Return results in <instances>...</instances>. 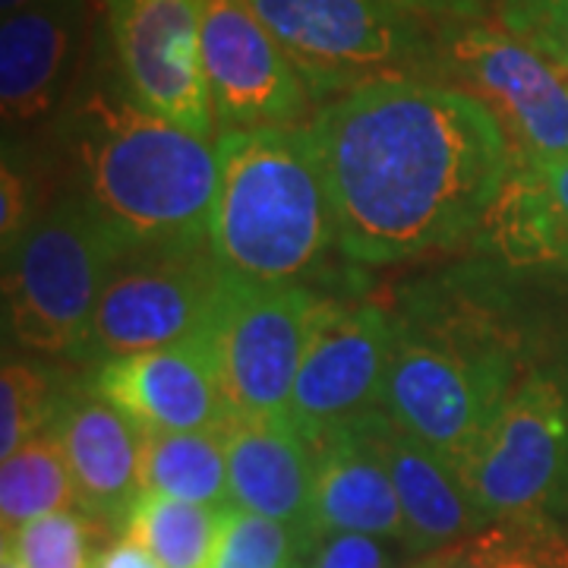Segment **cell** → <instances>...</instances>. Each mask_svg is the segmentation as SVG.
I'll return each instance as SVG.
<instances>
[{"label":"cell","mask_w":568,"mask_h":568,"mask_svg":"<svg viewBox=\"0 0 568 568\" xmlns=\"http://www.w3.org/2000/svg\"><path fill=\"white\" fill-rule=\"evenodd\" d=\"M496 22L568 67V0H496Z\"/></svg>","instance_id":"83f0119b"},{"label":"cell","mask_w":568,"mask_h":568,"mask_svg":"<svg viewBox=\"0 0 568 568\" xmlns=\"http://www.w3.org/2000/svg\"><path fill=\"white\" fill-rule=\"evenodd\" d=\"M92 530L82 511H54L3 537V549L22 568H92Z\"/></svg>","instance_id":"4316f807"},{"label":"cell","mask_w":568,"mask_h":568,"mask_svg":"<svg viewBox=\"0 0 568 568\" xmlns=\"http://www.w3.org/2000/svg\"><path fill=\"white\" fill-rule=\"evenodd\" d=\"M36 0H0V10H3V17H13V13H20L26 7H32Z\"/></svg>","instance_id":"d6a6232c"},{"label":"cell","mask_w":568,"mask_h":568,"mask_svg":"<svg viewBox=\"0 0 568 568\" xmlns=\"http://www.w3.org/2000/svg\"><path fill=\"white\" fill-rule=\"evenodd\" d=\"M455 568H568V528L493 521L455 544Z\"/></svg>","instance_id":"cb8c5ba5"},{"label":"cell","mask_w":568,"mask_h":568,"mask_svg":"<svg viewBox=\"0 0 568 568\" xmlns=\"http://www.w3.org/2000/svg\"><path fill=\"white\" fill-rule=\"evenodd\" d=\"M92 568H162V566L155 562V556L142 547V544H136L133 537H126V534H123L118 544H111L104 552L95 556Z\"/></svg>","instance_id":"4dcf8cb0"},{"label":"cell","mask_w":568,"mask_h":568,"mask_svg":"<svg viewBox=\"0 0 568 568\" xmlns=\"http://www.w3.org/2000/svg\"><path fill=\"white\" fill-rule=\"evenodd\" d=\"M388 354L392 316L386 304L347 291H320L287 424L316 446L332 429L383 407Z\"/></svg>","instance_id":"8fae6325"},{"label":"cell","mask_w":568,"mask_h":568,"mask_svg":"<svg viewBox=\"0 0 568 568\" xmlns=\"http://www.w3.org/2000/svg\"><path fill=\"white\" fill-rule=\"evenodd\" d=\"M316 287L250 284L224 275L203 328L234 420H287Z\"/></svg>","instance_id":"30bf717a"},{"label":"cell","mask_w":568,"mask_h":568,"mask_svg":"<svg viewBox=\"0 0 568 568\" xmlns=\"http://www.w3.org/2000/svg\"><path fill=\"white\" fill-rule=\"evenodd\" d=\"M357 420L395 484L405 511V547L410 556L452 547L493 525L474 503L470 489L462 480V470L443 452H436L407 426L398 424L386 407H376Z\"/></svg>","instance_id":"e0dca14e"},{"label":"cell","mask_w":568,"mask_h":568,"mask_svg":"<svg viewBox=\"0 0 568 568\" xmlns=\"http://www.w3.org/2000/svg\"><path fill=\"white\" fill-rule=\"evenodd\" d=\"M462 480L489 521L568 528V338L534 361L508 395Z\"/></svg>","instance_id":"52a82bcc"},{"label":"cell","mask_w":568,"mask_h":568,"mask_svg":"<svg viewBox=\"0 0 568 568\" xmlns=\"http://www.w3.org/2000/svg\"><path fill=\"white\" fill-rule=\"evenodd\" d=\"M121 253L77 196L51 190L20 244L3 253V338L82 364L99 294Z\"/></svg>","instance_id":"5b68a950"},{"label":"cell","mask_w":568,"mask_h":568,"mask_svg":"<svg viewBox=\"0 0 568 568\" xmlns=\"http://www.w3.org/2000/svg\"><path fill=\"white\" fill-rule=\"evenodd\" d=\"M521 268L496 256L429 272L388 304L386 407L414 436L462 467L484 443L508 395L552 345Z\"/></svg>","instance_id":"7a4b0ae2"},{"label":"cell","mask_w":568,"mask_h":568,"mask_svg":"<svg viewBox=\"0 0 568 568\" xmlns=\"http://www.w3.org/2000/svg\"><path fill=\"white\" fill-rule=\"evenodd\" d=\"M224 429H200V433L145 429V458H142L145 493H159L196 506H234Z\"/></svg>","instance_id":"44dd1931"},{"label":"cell","mask_w":568,"mask_h":568,"mask_svg":"<svg viewBox=\"0 0 568 568\" xmlns=\"http://www.w3.org/2000/svg\"><path fill=\"white\" fill-rule=\"evenodd\" d=\"M338 253L361 265L420 260L477 237L511 171L499 121L436 82H373L306 123Z\"/></svg>","instance_id":"6da1fadb"},{"label":"cell","mask_w":568,"mask_h":568,"mask_svg":"<svg viewBox=\"0 0 568 568\" xmlns=\"http://www.w3.org/2000/svg\"><path fill=\"white\" fill-rule=\"evenodd\" d=\"M310 448H313V511L306 534L310 544L325 534H369L405 547V511L386 465L373 443L366 439L361 420L332 429Z\"/></svg>","instance_id":"ac0fdd59"},{"label":"cell","mask_w":568,"mask_h":568,"mask_svg":"<svg viewBox=\"0 0 568 568\" xmlns=\"http://www.w3.org/2000/svg\"><path fill=\"white\" fill-rule=\"evenodd\" d=\"M313 102L373 82H436V26L392 0H250Z\"/></svg>","instance_id":"8992f818"},{"label":"cell","mask_w":568,"mask_h":568,"mask_svg":"<svg viewBox=\"0 0 568 568\" xmlns=\"http://www.w3.org/2000/svg\"><path fill=\"white\" fill-rule=\"evenodd\" d=\"M203 70L219 136L313 118L304 77L250 0H203Z\"/></svg>","instance_id":"4fadbf2b"},{"label":"cell","mask_w":568,"mask_h":568,"mask_svg":"<svg viewBox=\"0 0 568 568\" xmlns=\"http://www.w3.org/2000/svg\"><path fill=\"white\" fill-rule=\"evenodd\" d=\"M89 0H36L0 26L3 133L22 136L54 121L80 85Z\"/></svg>","instance_id":"5bb4252c"},{"label":"cell","mask_w":568,"mask_h":568,"mask_svg":"<svg viewBox=\"0 0 568 568\" xmlns=\"http://www.w3.org/2000/svg\"><path fill=\"white\" fill-rule=\"evenodd\" d=\"M306 556V537L275 518L227 508L212 568H287Z\"/></svg>","instance_id":"484cf974"},{"label":"cell","mask_w":568,"mask_h":568,"mask_svg":"<svg viewBox=\"0 0 568 568\" xmlns=\"http://www.w3.org/2000/svg\"><path fill=\"white\" fill-rule=\"evenodd\" d=\"M410 556L402 544L369 534H325L306 549V568H398Z\"/></svg>","instance_id":"f1b7e54d"},{"label":"cell","mask_w":568,"mask_h":568,"mask_svg":"<svg viewBox=\"0 0 568 568\" xmlns=\"http://www.w3.org/2000/svg\"><path fill=\"white\" fill-rule=\"evenodd\" d=\"M51 126V190L77 196L121 250L209 237L219 142L142 108L123 82H80Z\"/></svg>","instance_id":"3957f363"},{"label":"cell","mask_w":568,"mask_h":568,"mask_svg":"<svg viewBox=\"0 0 568 568\" xmlns=\"http://www.w3.org/2000/svg\"><path fill=\"white\" fill-rule=\"evenodd\" d=\"M222 287L224 268L209 237L123 250L104 278L82 364L102 366L200 335Z\"/></svg>","instance_id":"9c48e42d"},{"label":"cell","mask_w":568,"mask_h":568,"mask_svg":"<svg viewBox=\"0 0 568 568\" xmlns=\"http://www.w3.org/2000/svg\"><path fill=\"white\" fill-rule=\"evenodd\" d=\"M436 26V85L487 108L508 140L511 164L568 155V67L499 22Z\"/></svg>","instance_id":"ba28073f"},{"label":"cell","mask_w":568,"mask_h":568,"mask_svg":"<svg viewBox=\"0 0 568 568\" xmlns=\"http://www.w3.org/2000/svg\"><path fill=\"white\" fill-rule=\"evenodd\" d=\"M51 429L73 474L77 508L104 525H126L145 493V429L95 386L61 388Z\"/></svg>","instance_id":"2e32d148"},{"label":"cell","mask_w":568,"mask_h":568,"mask_svg":"<svg viewBox=\"0 0 568 568\" xmlns=\"http://www.w3.org/2000/svg\"><path fill=\"white\" fill-rule=\"evenodd\" d=\"M224 518L227 508L142 493L123 525V534L149 549L162 568H212Z\"/></svg>","instance_id":"7402d4cb"},{"label":"cell","mask_w":568,"mask_h":568,"mask_svg":"<svg viewBox=\"0 0 568 568\" xmlns=\"http://www.w3.org/2000/svg\"><path fill=\"white\" fill-rule=\"evenodd\" d=\"M398 568H455V544L443 549H433V552H420V556H410L407 562Z\"/></svg>","instance_id":"1f68e13d"},{"label":"cell","mask_w":568,"mask_h":568,"mask_svg":"<svg viewBox=\"0 0 568 568\" xmlns=\"http://www.w3.org/2000/svg\"><path fill=\"white\" fill-rule=\"evenodd\" d=\"M410 13L429 22H458V20H489L496 0H392Z\"/></svg>","instance_id":"f546056e"},{"label":"cell","mask_w":568,"mask_h":568,"mask_svg":"<svg viewBox=\"0 0 568 568\" xmlns=\"http://www.w3.org/2000/svg\"><path fill=\"white\" fill-rule=\"evenodd\" d=\"M209 241L231 278L313 287L338 237L306 126L219 136Z\"/></svg>","instance_id":"277c9868"},{"label":"cell","mask_w":568,"mask_h":568,"mask_svg":"<svg viewBox=\"0 0 568 568\" xmlns=\"http://www.w3.org/2000/svg\"><path fill=\"white\" fill-rule=\"evenodd\" d=\"M123 89L152 114L219 142L203 70V0H102Z\"/></svg>","instance_id":"7c38bea8"},{"label":"cell","mask_w":568,"mask_h":568,"mask_svg":"<svg viewBox=\"0 0 568 568\" xmlns=\"http://www.w3.org/2000/svg\"><path fill=\"white\" fill-rule=\"evenodd\" d=\"M61 388L29 361L7 357L0 369V458H10L29 439L51 429Z\"/></svg>","instance_id":"d4e9b609"},{"label":"cell","mask_w":568,"mask_h":568,"mask_svg":"<svg viewBox=\"0 0 568 568\" xmlns=\"http://www.w3.org/2000/svg\"><path fill=\"white\" fill-rule=\"evenodd\" d=\"M77 506V487L54 429L29 439L0 467V525L3 537L22 525Z\"/></svg>","instance_id":"603a6c76"},{"label":"cell","mask_w":568,"mask_h":568,"mask_svg":"<svg viewBox=\"0 0 568 568\" xmlns=\"http://www.w3.org/2000/svg\"><path fill=\"white\" fill-rule=\"evenodd\" d=\"M224 436L234 508L275 518L306 537L313 511L310 443L287 420H234Z\"/></svg>","instance_id":"ffe728a7"},{"label":"cell","mask_w":568,"mask_h":568,"mask_svg":"<svg viewBox=\"0 0 568 568\" xmlns=\"http://www.w3.org/2000/svg\"><path fill=\"white\" fill-rule=\"evenodd\" d=\"M0 568H22V566L17 562V556H13V552H7V549H3V556H0Z\"/></svg>","instance_id":"836d02e7"},{"label":"cell","mask_w":568,"mask_h":568,"mask_svg":"<svg viewBox=\"0 0 568 568\" xmlns=\"http://www.w3.org/2000/svg\"><path fill=\"white\" fill-rule=\"evenodd\" d=\"M287 568H306V562H304V559H297V562H291Z\"/></svg>","instance_id":"e575fe53"},{"label":"cell","mask_w":568,"mask_h":568,"mask_svg":"<svg viewBox=\"0 0 568 568\" xmlns=\"http://www.w3.org/2000/svg\"><path fill=\"white\" fill-rule=\"evenodd\" d=\"M477 246L518 268L568 275V155L511 164L499 200L477 231Z\"/></svg>","instance_id":"d6986e66"},{"label":"cell","mask_w":568,"mask_h":568,"mask_svg":"<svg viewBox=\"0 0 568 568\" xmlns=\"http://www.w3.org/2000/svg\"><path fill=\"white\" fill-rule=\"evenodd\" d=\"M92 386L149 433H200L234 424L203 332L178 345L114 357L95 369Z\"/></svg>","instance_id":"9a60e30c"}]
</instances>
